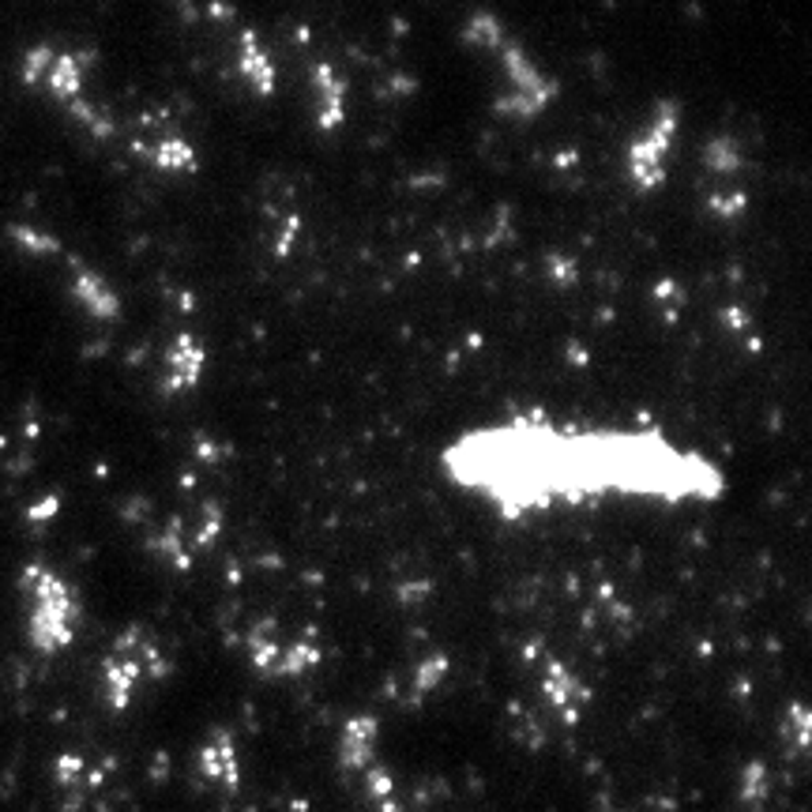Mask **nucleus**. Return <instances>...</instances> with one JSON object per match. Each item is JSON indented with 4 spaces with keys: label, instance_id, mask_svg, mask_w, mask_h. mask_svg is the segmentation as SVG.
<instances>
[{
    "label": "nucleus",
    "instance_id": "1",
    "mask_svg": "<svg viewBox=\"0 0 812 812\" xmlns=\"http://www.w3.org/2000/svg\"><path fill=\"white\" fill-rule=\"evenodd\" d=\"M440 467L504 520L613 497L689 504L718 501L726 493L723 467L673 444L662 429L557 426L541 414H515L497 426L467 429L440 452Z\"/></svg>",
    "mask_w": 812,
    "mask_h": 812
},
{
    "label": "nucleus",
    "instance_id": "2",
    "mask_svg": "<svg viewBox=\"0 0 812 812\" xmlns=\"http://www.w3.org/2000/svg\"><path fill=\"white\" fill-rule=\"evenodd\" d=\"M459 38L474 57L493 64L497 72L493 109L504 121H538L541 114H549V106L557 101L553 75L523 49V41L515 38L501 15L493 12L467 15Z\"/></svg>",
    "mask_w": 812,
    "mask_h": 812
},
{
    "label": "nucleus",
    "instance_id": "3",
    "mask_svg": "<svg viewBox=\"0 0 812 812\" xmlns=\"http://www.w3.org/2000/svg\"><path fill=\"white\" fill-rule=\"evenodd\" d=\"M677 132H681V106L673 98H662L624 151V174H629V184L636 192H655L666 184Z\"/></svg>",
    "mask_w": 812,
    "mask_h": 812
},
{
    "label": "nucleus",
    "instance_id": "4",
    "mask_svg": "<svg viewBox=\"0 0 812 812\" xmlns=\"http://www.w3.org/2000/svg\"><path fill=\"white\" fill-rule=\"evenodd\" d=\"M83 75H87V64L75 53H64V49L41 46L23 57V83L34 91H46L57 101H68V106H80Z\"/></svg>",
    "mask_w": 812,
    "mask_h": 812
},
{
    "label": "nucleus",
    "instance_id": "5",
    "mask_svg": "<svg viewBox=\"0 0 812 812\" xmlns=\"http://www.w3.org/2000/svg\"><path fill=\"white\" fill-rule=\"evenodd\" d=\"M312 91V121L320 132H335L346 121V80L335 72V64L317 61L309 68Z\"/></svg>",
    "mask_w": 812,
    "mask_h": 812
},
{
    "label": "nucleus",
    "instance_id": "6",
    "mask_svg": "<svg viewBox=\"0 0 812 812\" xmlns=\"http://www.w3.org/2000/svg\"><path fill=\"white\" fill-rule=\"evenodd\" d=\"M237 72H241L244 87H249L252 95H260V98L275 95L278 72L256 31H241V38H237Z\"/></svg>",
    "mask_w": 812,
    "mask_h": 812
},
{
    "label": "nucleus",
    "instance_id": "7",
    "mask_svg": "<svg viewBox=\"0 0 812 812\" xmlns=\"http://www.w3.org/2000/svg\"><path fill=\"white\" fill-rule=\"evenodd\" d=\"M143 158H147L155 169H166V174H196L200 169V158H196V147H192L184 135L177 132H163L155 135V140L140 143Z\"/></svg>",
    "mask_w": 812,
    "mask_h": 812
},
{
    "label": "nucleus",
    "instance_id": "8",
    "mask_svg": "<svg viewBox=\"0 0 812 812\" xmlns=\"http://www.w3.org/2000/svg\"><path fill=\"white\" fill-rule=\"evenodd\" d=\"M203 377V346L200 338L192 335H181L174 343V361H169V392H192V387L200 384Z\"/></svg>",
    "mask_w": 812,
    "mask_h": 812
},
{
    "label": "nucleus",
    "instance_id": "9",
    "mask_svg": "<svg viewBox=\"0 0 812 812\" xmlns=\"http://www.w3.org/2000/svg\"><path fill=\"white\" fill-rule=\"evenodd\" d=\"M80 294H87V298H83V301H87L91 309L98 312V317H114V312H117V298H114V294H109V286L101 283V278L87 275V271H83V275H80Z\"/></svg>",
    "mask_w": 812,
    "mask_h": 812
}]
</instances>
